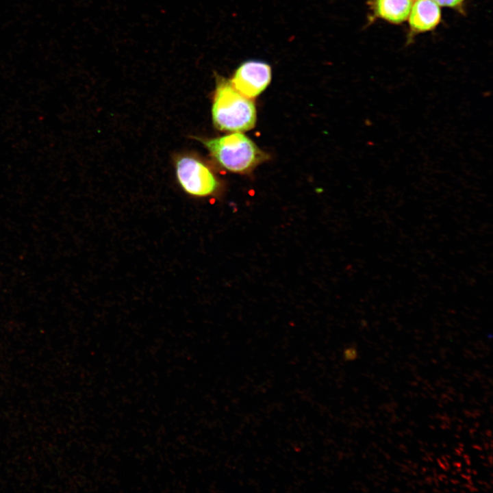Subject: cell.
Returning <instances> with one entry per match:
<instances>
[{
    "label": "cell",
    "instance_id": "obj_16",
    "mask_svg": "<svg viewBox=\"0 0 493 493\" xmlns=\"http://www.w3.org/2000/svg\"><path fill=\"white\" fill-rule=\"evenodd\" d=\"M469 489H470V490L471 492L477 491V489L475 488V487H472V486H471Z\"/></svg>",
    "mask_w": 493,
    "mask_h": 493
},
{
    "label": "cell",
    "instance_id": "obj_12",
    "mask_svg": "<svg viewBox=\"0 0 493 493\" xmlns=\"http://www.w3.org/2000/svg\"><path fill=\"white\" fill-rule=\"evenodd\" d=\"M472 448H476V449H477V450H479V451H482V450H483L482 447L480 446H479V445H477H477H472Z\"/></svg>",
    "mask_w": 493,
    "mask_h": 493
},
{
    "label": "cell",
    "instance_id": "obj_11",
    "mask_svg": "<svg viewBox=\"0 0 493 493\" xmlns=\"http://www.w3.org/2000/svg\"><path fill=\"white\" fill-rule=\"evenodd\" d=\"M461 477H463L464 479H466V480L471 479V476H470V475H464V474H461Z\"/></svg>",
    "mask_w": 493,
    "mask_h": 493
},
{
    "label": "cell",
    "instance_id": "obj_17",
    "mask_svg": "<svg viewBox=\"0 0 493 493\" xmlns=\"http://www.w3.org/2000/svg\"><path fill=\"white\" fill-rule=\"evenodd\" d=\"M463 457H464V459L470 458V456L468 455L467 454H464V455H463Z\"/></svg>",
    "mask_w": 493,
    "mask_h": 493
},
{
    "label": "cell",
    "instance_id": "obj_29",
    "mask_svg": "<svg viewBox=\"0 0 493 493\" xmlns=\"http://www.w3.org/2000/svg\"><path fill=\"white\" fill-rule=\"evenodd\" d=\"M455 436H456L457 438H459V437L457 435H455Z\"/></svg>",
    "mask_w": 493,
    "mask_h": 493
},
{
    "label": "cell",
    "instance_id": "obj_14",
    "mask_svg": "<svg viewBox=\"0 0 493 493\" xmlns=\"http://www.w3.org/2000/svg\"><path fill=\"white\" fill-rule=\"evenodd\" d=\"M450 481H451V483H453V484H458V483H459V481L458 480H455V479H450Z\"/></svg>",
    "mask_w": 493,
    "mask_h": 493
},
{
    "label": "cell",
    "instance_id": "obj_20",
    "mask_svg": "<svg viewBox=\"0 0 493 493\" xmlns=\"http://www.w3.org/2000/svg\"><path fill=\"white\" fill-rule=\"evenodd\" d=\"M471 472H472L475 475H477V472L475 470H471Z\"/></svg>",
    "mask_w": 493,
    "mask_h": 493
},
{
    "label": "cell",
    "instance_id": "obj_13",
    "mask_svg": "<svg viewBox=\"0 0 493 493\" xmlns=\"http://www.w3.org/2000/svg\"><path fill=\"white\" fill-rule=\"evenodd\" d=\"M455 454L457 455L461 456L462 455V451H460L458 448H455Z\"/></svg>",
    "mask_w": 493,
    "mask_h": 493
},
{
    "label": "cell",
    "instance_id": "obj_21",
    "mask_svg": "<svg viewBox=\"0 0 493 493\" xmlns=\"http://www.w3.org/2000/svg\"><path fill=\"white\" fill-rule=\"evenodd\" d=\"M458 449H459L460 451H462V452H464V448H463V447H461V446H459V447L458 448Z\"/></svg>",
    "mask_w": 493,
    "mask_h": 493
},
{
    "label": "cell",
    "instance_id": "obj_3",
    "mask_svg": "<svg viewBox=\"0 0 493 493\" xmlns=\"http://www.w3.org/2000/svg\"><path fill=\"white\" fill-rule=\"evenodd\" d=\"M176 169L179 184L190 194L207 196L214 193L218 188V182L211 170L193 157L179 159Z\"/></svg>",
    "mask_w": 493,
    "mask_h": 493
},
{
    "label": "cell",
    "instance_id": "obj_25",
    "mask_svg": "<svg viewBox=\"0 0 493 493\" xmlns=\"http://www.w3.org/2000/svg\"><path fill=\"white\" fill-rule=\"evenodd\" d=\"M479 457H480L481 459H485V457H484V456L479 455Z\"/></svg>",
    "mask_w": 493,
    "mask_h": 493
},
{
    "label": "cell",
    "instance_id": "obj_22",
    "mask_svg": "<svg viewBox=\"0 0 493 493\" xmlns=\"http://www.w3.org/2000/svg\"><path fill=\"white\" fill-rule=\"evenodd\" d=\"M455 471L460 472H462V469L460 468H456Z\"/></svg>",
    "mask_w": 493,
    "mask_h": 493
},
{
    "label": "cell",
    "instance_id": "obj_6",
    "mask_svg": "<svg viewBox=\"0 0 493 493\" xmlns=\"http://www.w3.org/2000/svg\"><path fill=\"white\" fill-rule=\"evenodd\" d=\"M413 3V0H375L374 10L377 16L400 23L408 18Z\"/></svg>",
    "mask_w": 493,
    "mask_h": 493
},
{
    "label": "cell",
    "instance_id": "obj_7",
    "mask_svg": "<svg viewBox=\"0 0 493 493\" xmlns=\"http://www.w3.org/2000/svg\"><path fill=\"white\" fill-rule=\"evenodd\" d=\"M357 357V350L355 346H350L343 351V357L345 361H353Z\"/></svg>",
    "mask_w": 493,
    "mask_h": 493
},
{
    "label": "cell",
    "instance_id": "obj_27",
    "mask_svg": "<svg viewBox=\"0 0 493 493\" xmlns=\"http://www.w3.org/2000/svg\"><path fill=\"white\" fill-rule=\"evenodd\" d=\"M430 427H431V429H435V428H434L433 426V427H432V426H430Z\"/></svg>",
    "mask_w": 493,
    "mask_h": 493
},
{
    "label": "cell",
    "instance_id": "obj_1",
    "mask_svg": "<svg viewBox=\"0 0 493 493\" xmlns=\"http://www.w3.org/2000/svg\"><path fill=\"white\" fill-rule=\"evenodd\" d=\"M212 112L214 124L221 131H246L256 122L254 102L224 79L217 82Z\"/></svg>",
    "mask_w": 493,
    "mask_h": 493
},
{
    "label": "cell",
    "instance_id": "obj_2",
    "mask_svg": "<svg viewBox=\"0 0 493 493\" xmlns=\"http://www.w3.org/2000/svg\"><path fill=\"white\" fill-rule=\"evenodd\" d=\"M202 142L223 168L234 173L251 171L268 158L250 138L240 132L203 140Z\"/></svg>",
    "mask_w": 493,
    "mask_h": 493
},
{
    "label": "cell",
    "instance_id": "obj_23",
    "mask_svg": "<svg viewBox=\"0 0 493 493\" xmlns=\"http://www.w3.org/2000/svg\"><path fill=\"white\" fill-rule=\"evenodd\" d=\"M459 446L464 447V444L462 443H459Z\"/></svg>",
    "mask_w": 493,
    "mask_h": 493
},
{
    "label": "cell",
    "instance_id": "obj_8",
    "mask_svg": "<svg viewBox=\"0 0 493 493\" xmlns=\"http://www.w3.org/2000/svg\"><path fill=\"white\" fill-rule=\"evenodd\" d=\"M438 5L446 7H455L459 5L463 0H434Z\"/></svg>",
    "mask_w": 493,
    "mask_h": 493
},
{
    "label": "cell",
    "instance_id": "obj_10",
    "mask_svg": "<svg viewBox=\"0 0 493 493\" xmlns=\"http://www.w3.org/2000/svg\"><path fill=\"white\" fill-rule=\"evenodd\" d=\"M453 466H455V467H457V468H461V467H462V463L459 462H453Z\"/></svg>",
    "mask_w": 493,
    "mask_h": 493
},
{
    "label": "cell",
    "instance_id": "obj_5",
    "mask_svg": "<svg viewBox=\"0 0 493 493\" xmlns=\"http://www.w3.org/2000/svg\"><path fill=\"white\" fill-rule=\"evenodd\" d=\"M409 23L416 31H426L434 28L439 23L441 12L434 0H416L413 3L409 14Z\"/></svg>",
    "mask_w": 493,
    "mask_h": 493
},
{
    "label": "cell",
    "instance_id": "obj_28",
    "mask_svg": "<svg viewBox=\"0 0 493 493\" xmlns=\"http://www.w3.org/2000/svg\"><path fill=\"white\" fill-rule=\"evenodd\" d=\"M447 457H448V458H449V459H451V457H450L449 455H447Z\"/></svg>",
    "mask_w": 493,
    "mask_h": 493
},
{
    "label": "cell",
    "instance_id": "obj_9",
    "mask_svg": "<svg viewBox=\"0 0 493 493\" xmlns=\"http://www.w3.org/2000/svg\"><path fill=\"white\" fill-rule=\"evenodd\" d=\"M438 463L439 464L440 466L445 471H448V468L445 466L444 464H443V462L441 461L440 459H437Z\"/></svg>",
    "mask_w": 493,
    "mask_h": 493
},
{
    "label": "cell",
    "instance_id": "obj_24",
    "mask_svg": "<svg viewBox=\"0 0 493 493\" xmlns=\"http://www.w3.org/2000/svg\"><path fill=\"white\" fill-rule=\"evenodd\" d=\"M446 485L448 484V482L447 481H443Z\"/></svg>",
    "mask_w": 493,
    "mask_h": 493
},
{
    "label": "cell",
    "instance_id": "obj_18",
    "mask_svg": "<svg viewBox=\"0 0 493 493\" xmlns=\"http://www.w3.org/2000/svg\"><path fill=\"white\" fill-rule=\"evenodd\" d=\"M440 476L442 479H446V478H447L446 475H440Z\"/></svg>",
    "mask_w": 493,
    "mask_h": 493
},
{
    "label": "cell",
    "instance_id": "obj_26",
    "mask_svg": "<svg viewBox=\"0 0 493 493\" xmlns=\"http://www.w3.org/2000/svg\"><path fill=\"white\" fill-rule=\"evenodd\" d=\"M451 473H452L453 475H456V472H454V471H452Z\"/></svg>",
    "mask_w": 493,
    "mask_h": 493
},
{
    "label": "cell",
    "instance_id": "obj_4",
    "mask_svg": "<svg viewBox=\"0 0 493 493\" xmlns=\"http://www.w3.org/2000/svg\"><path fill=\"white\" fill-rule=\"evenodd\" d=\"M271 77V68L268 64L262 61L248 60L238 67L230 83L240 93L252 99L266 88Z\"/></svg>",
    "mask_w": 493,
    "mask_h": 493
},
{
    "label": "cell",
    "instance_id": "obj_19",
    "mask_svg": "<svg viewBox=\"0 0 493 493\" xmlns=\"http://www.w3.org/2000/svg\"><path fill=\"white\" fill-rule=\"evenodd\" d=\"M466 471L467 473H471V470L470 468H466Z\"/></svg>",
    "mask_w": 493,
    "mask_h": 493
},
{
    "label": "cell",
    "instance_id": "obj_15",
    "mask_svg": "<svg viewBox=\"0 0 493 493\" xmlns=\"http://www.w3.org/2000/svg\"><path fill=\"white\" fill-rule=\"evenodd\" d=\"M465 462L468 466H470L471 464V462L470 460V458L465 459Z\"/></svg>",
    "mask_w": 493,
    "mask_h": 493
}]
</instances>
